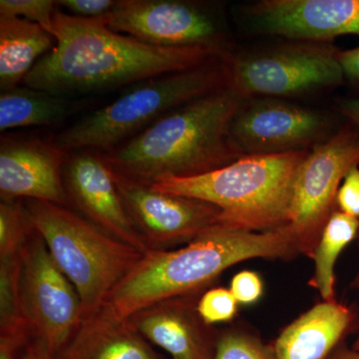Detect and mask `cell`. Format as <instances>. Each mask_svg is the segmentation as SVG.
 Masks as SVG:
<instances>
[{
    "label": "cell",
    "instance_id": "cell-1",
    "mask_svg": "<svg viewBox=\"0 0 359 359\" xmlns=\"http://www.w3.org/2000/svg\"><path fill=\"white\" fill-rule=\"evenodd\" d=\"M55 45L23 84L61 97L107 91L197 67L222 54L219 47H160L116 32L100 20L56 11Z\"/></svg>",
    "mask_w": 359,
    "mask_h": 359
},
{
    "label": "cell",
    "instance_id": "cell-2",
    "mask_svg": "<svg viewBox=\"0 0 359 359\" xmlns=\"http://www.w3.org/2000/svg\"><path fill=\"white\" fill-rule=\"evenodd\" d=\"M295 252L289 224L266 231L219 224L181 249L148 250L95 314L126 321L159 302L195 294L233 264L257 257L287 259Z\"/></svg>",
    "mask_w": 359,
    "mask_h": 359
},
{
    "label": "cell",
    "instance_id": "cell-3",
    "mask_svg": "<svg viewBox=\"0 0 359 359\" xmlns=\"http://www.w3.org/2000/svg\"><path fill=\"white\" fill-rule=\"evenodd\" d=\"M244 102V97L226 85L180 106L101 155L115 171L148 185L166 177L214 171L243 156L231 126Z\"/></svg>",
    "mask_w": 359,
    "mask_h": 359
},
{
    "label": "cell",
    "instance_id": "cell-4",
    "mask_svg": "<svg viewBox=\"0 0 359 359\" xmlns=\"http://www.w3.org/2000/svg\"><path fill=\"white\" fill-rule=\"evenodd\" d=\"M308 153L245 155L205 174L166 177L151 186L216 205L226 226L250 231L275 230L289 224L295 175Z\"/></svg>",
    "mask_w": 359,
    "mask_h": 359
},
{
    "label": "cell",
    "instance_id": "cell-5",
    "mask_svg": "<svg viewBox=\"0 0 359 359\" xmlns=\"http://www.w3.org/2000/svg\"><path fill=\"white\" fill-rule=\"evenodd\" d=\"M26 214L81 299L83 320L98 313L145 252L106 233L66 205L25 200Z\"/></svg>",
    "mask_w": 359,
    "mask_h": 359
},
{
    "label": "cell",
    "instance_id": "cell-6",
    "mask_svg": "<svg viewBox=\"0 0 359 359\" xmlns=\"http://www.w3.org/2000/svg\"><path fill=\"white\" fill-rule=\"evenodd\" d=\"M226 85V62L218 58L191 69L151 78L63 130L53 143L66 153L107 152L180 106Z\"/></svg>",
    "mask_w": 359,
    "mask_h": 359
},
{
    "label": "cell",
    "instance_id": "cell-7",
    "mask_svg": "<svg viewBox=\"0 0 359 359\" xmlns=\"http://www.w3.org/2000/svg\"><path fill=\"white\" fill-rule=\"evenodd\" d=\"M339 51L330 45L301 42L226 62L228 86L244 98L287 97L342 83Z\"/></svg>",
    "mask_w": 359,
    "mask_h": 359
},
{
    "label": "cell",
    "instance_id": "cell-8",
    "mask_svg": "<svg viewBox=\"0 0 359 359\" xmlns=\"http://www.w3.org/2000/svg\"><path fill=\"white\" fill-rule=\"evenodd\" d=\"M21 257L23 318L32 339L39 341L54 359L83 320L81 299L34 229L26 241Z\"/></svg>",
    "mask_w": 359,
    "mask_h": 359
},
{
    "label": "cell",
    "instance_id": "cell-9",
    "mask_svg": "<svg viewBox=\"0 0 359 359\" xmlns=\"http://www.w3.org/2000/svg\"><path fill=\"white\" fill-rule=\"evenodd\" d=\"M359 165V131L353 125L309 151L295 175L289 224L299 252L313 259L334 212L347 172Z\"/></svg>",
    "mask_w": 359,
    "mask_h": 359
},
{
    "label": "cell",
    "instance_id": "cell-10",
    "mask_svg": "<svg viewBox=\"0 0 359 359\" xmlns=\"http://www.w3.org/2000/svg\"><path fill=\"white\" fill-rule=\"evenodd\" d=\"M111 171L130 218L150 250L189 244L222 224V212L216 205L176 194L160 192L112 168Z\"/></svg>",
    "mask_w": 359,
    "mask_h": 359
},
{
    "label": "cell",
    "instance_id": "cell-11",
    "mask_svg": "<svg viewBox=\"0 0 359 359\" xmlns=\"http://www.w3.org/2000/svg\"><path fill=\"white\" fill-rule=\"evenodd\" d=\"M100 20L116 32L155 46L222 48L218 18L197 2L118 0Z\"/></svg>",
    "mask_w": 359,
    "mask_h": 359
},
{
    "label": "cell",
    "instance_id": "cell-12",
    "mask_svg": "<svg viewBox=\"0 0 359 359\" xmlns=\"http://www.w3.org/2000/svg\"><path fill=\"white\" fill-rule=\"evenodd\" d=\"M327 118L276 99L243 104L231 126L238 151L245 155H278L306 150L325 133Z\"/></svg>",
    "mask_w": 359,
    "mask_h": 359
},
{
    "label": "cell",
    "instance_id": "cell-13",
    "mask_svg": "<svg viewBox=\"0 0 359 359\" xmlns=\"http://www.w3.org/2000/svg\"><path fill=\"white\" fill-rule=\"evenodd\" d=\"M63 177L69 203L82 217L125 244L143 252L150 250L130 218L111 168L101 153H67Z\"/></svg>",
    "mask_w": 359,
    "mask_h": 359
},
{
    "label": "cell",
    "instance_id": "cell-14",
    "mask_svg": "<svg viewBox=\"0 0 359 359\" xmlns=\"http://www.w3.org/2000/svg\"><path fill=\"white\" fill-rule=\"evenodd\" d=\"M249 13L259 32L302 42L359 35V0H264Z\"/></svg>",
    "mask_w": 359,
    "mask_h": 359
},
{
    "label": "cell",
    "instance_id": "cell-15",
    "mask_svg": "<svg viewBox=\"0 0 359 359\" xmlns=\"http://www.w3.org/2000/svg\"><path fill=\"white\" fill-rule=\"evenodd\" d=\"M67 153L52 142L1 137V200H39L66 205L63 167Z\"/></svg>",
    "mask_w": 359,
    "mask_h": 359
},
{
    "label": "cell",
    "instance_id": "cell-16",
    "mask_svg": "<svg viewBox=\"0 0 359 359\" xmlns=\"http://www.w3.org/2000/svg\"><path fill=\"white\" fill-rule=\"evenodd\" d=\"M192 295L159 302L128 320L142 337L173 359H214L212 332L200 318Z\"/></svg>",
    "mask_w": 359,
    "mask_h": 359
},
{
    "label": "cell",
    "instance_id": "cell-17",
    "mask_svg": "<svg viewBox=\"0 0 359 359\" xmlns=\"http://www.w3.org/2000/svg\"><path fill=\"white\" fill-rule=\"evenodd\" d=\"M354 320L348 306L323 301L285 328L273 347L276 359H327Z\"/></svg>",
    "mask_w": 359,
    "mask_h": 359
},
{
    "label": "cell",
    "instance_id": "cell-18",
    "mask_svg": "<svg viewBox=\"0 0 359 359\" xmlns=\"http://www.w3.org/2000/svg\"><path fill=\"white\" fill-rule=\"evenodd\" d=\"M129 320L84 318L54 359H162Z\"/></svg>",
    "mask_w": 359,
    "mask_h": 359
},
{
    "label": "cell",
    "instance_id": "cell-19",
    "mask_svg": "<svg viewBox=\"0 0 359 359\" xmlns=\"http://www.w3.org/2000/svg\"><path fill=\"white\" fill-rule=\"evenodd\" d=\"M55 39L42 26L0 16V89L20 86L35 65L52 50Z\"/></svg>",
    "mask_w": 359,
    "mask_h": 359
},
{
    "label": "cell",
    "instance_id": "cell-20",
    "mask_svg": "<svg viewBox=\"0 0 359 359\" xmlns=\"http://www.w3.org/2000/svg\"><path fill=\"white\" fill-rule=\"evenodd\" d=\"M77 109V104L66 97L18 86L0 93V131L53 126L65 121Z\"/></svg>",
    "mask_w": 359,
    "mask_h": 359
},
{
    "label": "cell",
    "instance_id": "cell-21",
    "mask_svg": "<svg viewBox=\"0 0 359 359\" xmlns=\"http://www.w3.org/2000/svg\"><path fill=\"white\" fill-rule=\"evenodd\" d=\"M358 233L359 219L339 210L332 212L313 254L314 273L309 282L318 290L323 301H334L335 263L342 250Z\"/></svg>",
    "mask_w": 359,
    "mask_h": 359
},
{
    "label": "cell",
    "instance_id": "cell-22",
    "mask_svg": "<svg viewBox=\"0 0 359 359\" xmlns=\"http://www.w3.org/2000/svg\"><path fill=\"white\" fill-rule=\"evenodd\" d=\"M33 226L22 200H2L0 204V257L20 254Z\"/></svg>",
    "mask_w": 359,
    "mask_h": 359
},
{
    "label": "cell",
    "instance_id": "cell-23",
    "mask_svg": "<svg viewBox=\"0 0 359 359\" xmlns=\"http://www.w3.org/2000/svg\"><path fill=\"white\" fill-rule=\"evenodd\" d=\"M214 359H276L275 348L243 332H228L216 344Z\"/></svg>",
    "mask_w": 359,
    "mask_h": 359
},
{
    "label": "cell",
    "instance_id": "cell-24",
    "mask_svg": "<svg viewBox=\"0 0 359 359\" xmlns=\"http://www.w3.org/2000/svg\"><path fill=\"white\" fill-rule=\"evenodd\" d=\"M57 6L52 0H1L0 16L22 18L36 23L52 35Z\"/></svg>",
    "mask_w": 359,
    "mask_h": 359
},
{
    "label": "cell",
    "instance_id": "cell-25",
    "mask_svg": "<svg viewBox=\"0 0 359 359\" xmlns=\"http://www.w3.org/2000/svg\"><path fill=\"white\" fill-rule=\"evenodd\" d=\"M238 304L230 290L217 287L208 290L198 299L197 311L205 325H216L233 320Z\"/></svg>",
    "mask_w": 359,
    "mask_h": 359
},
{
    "label": "cell",
    "instance_id": "cell-26",
    "mask_svg": "<svg viewBox=\"0 0 359 359\" xmlns=\"http://www.w3.org/2000/svg\"><path fill=\"white\" fill-rule=\"evenodd\" d=\"M230 290L238 304H255L263 295V280L255 271H241L231 280Z\"/></svg>",
    "mask_w": 359,
    "mask_h": 359
},
{
    "label": "cell",
    "instance_id": "cell-27",
    "mask_svg": "<svg viewBox=\"0 0 359 359\" xmlns=\"http://www.w3.org/2000/svg\"><path fill=\"white\" fill-rule=\"evenodd\" d=\"M340 212L359 219V168L347 172L339 189L335 201Z\"/></svg>",
    "mask_w": 359,
    "mask_h": 359
},
{
    "label": "cell",
    "instance_id": "cell-28",
    "mask_svg": "<svg viewBox=\"0 0 359 359\" xmlns=\"http://www.w3.org/2000/svg\"><path fill=\"white\" fill-rule=\"evenodd\" d=\"M118 0H61L56 1L66 13L76 18L100 20L110 13Z\"/></svg>",
    "mask_w": 359,
    "mask_h": 359
},
{
    "label": "cell",
    "instance_id": "cell-29",
    "mask_svg": "<svg viewBox=\"0 0 359 359\" xmlns=\"http://www.w3.org/2000/svg\"><path fill=\"white\" fill-rule=\"evenodd\" d=\"M339 57L344 78L359 87V46L349 50L339 51Z\"/></svg>",
    "mask_w": 359,
    "mask_h": 359
},
{
    "label": "cell",
    "instance_id": "cell-30",
    "mask_svg": "<svg viewBox=\"0 0 359 359\" xmlns=\"http://www.w3.org/2000/svg\"><path fill=\"white\" fill-rule=\"evenodd\" d=\"M18 359H53L45 351L43 346L36 340H30L27 346L23 348Z\"/></svg>",
    "mask_w": 359,
    "mask_h": 359
},
{
    "label": "cell",
    "instance_id": "cell-31",
    "mask_svg": "<svg viewBox=\"0 0 359 359\" xmlns=\"http://www.w3.org/2000/svg\"><path fill=\"white\" fill-rule=\"evenodd\" d=\"M340 112L342 113L351 125L359 131V98L348 99L340 104Z\"/></svg>",
    "mask_w": 359,
    "mask_h": 359
},
{
    "label": "cell",
    "instance_id": "cell-32",
    "mask_svg": "<svg viewBox=\"0 0 359 359\" xmlns=\"http://www.w3.org/2000/svg\"><path fill=\"white\" fill-rule=\"evenodd\" d=\"M327 359H359V351H354L353 348L340 347L330 353Z\"/></svg>",
    "mask_w": 359,
    "mask_h": 359
},
{
    "label": "cell",
    "instance_id": "cell-33",
    "mask_svg": "<svg viewBox=\"0 0 359 359\" xmlns=\"http://www.w3.org/2000/svg\"><path fill=\"white\" fill-rule=\"evenodd\" d=\"M351 287H353V289L359 290V271L358 273H356V276H354L353 283H351Z\"/></svg>",
    "mask_w": 359,
    "mask_h": 359
},
{
    "label": "cell",
    "instance_id": "cell-34",
    "mask_svg": "<svg viewBox=\"0 0 359 359\" xmlns=\"http://www.w3.org/2000/svg\"><path fill=\"white\" fill-rule=\"evenodd\" d=\"M353 349L356 351H359V337L356 339L355 341H354Z\"/></svg>",
    "mask_w": 359,
    "mask_h": 359
}]
</instances>
